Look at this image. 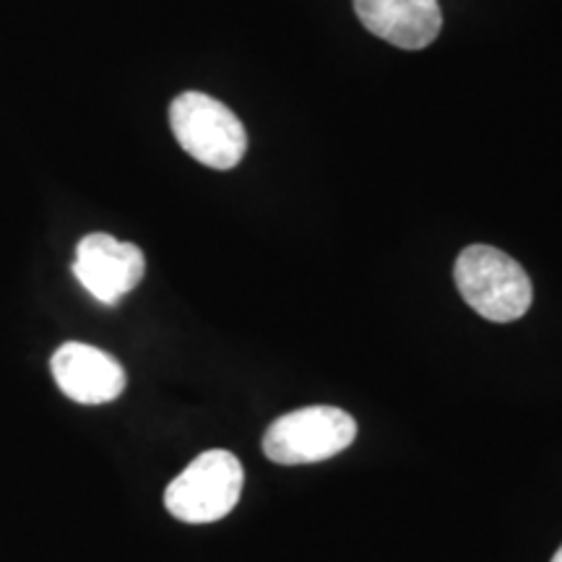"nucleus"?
<instances>
[{
    "label": "nucleus",
    "mask_w": 562,
    "mask_h": 562,
    "mask_svg": "<svg viewBox=\"0 0 562 562\" xmlns=\"http://www.w3.org/2000/svg\"><path fill=\"white\" fill-rule=\"evenodd\" d=\"M453 277L461 297L492 323L518 321L531 307L533 290L529 273L508 252L492 245L463 248L456 258Z\"/></svg>",
    "instance_id": "f257e3e1"
},
{
    "label": "nucleus",
    "mask_w": 562,
    "mask_h": 562,
    "mask_svg": "<svg viewBox=\"0 0 562 562\" xmlns=\"http://www.w3.org/2000/svg\"><path fill=\"white\" fill-rule=\"evenodd\" d=\"M178 144L211 170H232L248 151V133L240 117L203 91H186L170 108Z\"/></svg>",
    "instance_id": "f03ea898"
},
{
    "label": "nucleus",
    "mask_w": 562,
    "mask_h": 562,
    "mask_svg": "<svg viewBox=\"0 0 562 562\" xmlns=\"http://www.w3.org/2000/svg\"><path fill=\"white\" fill-rule=\"evenodd\" d=\"M243 480L240 459L216 448L201 453L175 476L165 492V505L178 521L214 524L235 510Z\"/></svg>",
    "instance_id": "7ed1b4c3"
},
{
    "label": "nucleus",
    "mask_w": 562,
    "mask_h": 562,
    "mask_svg": "<svg viewBox=\"0 0 562 562\" xmlns=\"http://www.w3.org/2000/svg\"><path fill=\"white\" fill-rule=\"evenodd\" d=\"M357 438V422L336 406H305L271 422L263 435L266 459L281 467L334 459Z\"/></svg>",
    "instance_id": "20e7f679"
},
{
    "label": "nucleus",
    "mask_w": 562,
    "mask_h": 562,
    "mask_svg": "<svg viewBox=\"0 0 562 562\" xmlns=\"http://www.w3.org/2000/svg\"><path fill=\"white\" fill-rule=\"evenodd\" d=\"M74 273L97 302L117 305L144 279L146 258L133 243H121L104 232H91L76 248Z\"/></svg>",
    "instance_id": "39448f33"
},
{
    "label": "nucleus",
    "mask_w": 562,
    "mask_h": 562,
    "mask_svg": "<svg viewBox=\"0 0 562 562\" xmlns=\"http://www.w3.org/2000/svg\"><path fill=\"white\" fill-rule=\"evenodd\" d=\"M53 378L58 389L76 404H108L125 391L123 364L108 351L81 341H68L53 355Z\"/></svg>",
    "instance_id": "423d86ee"
},
{
    "label": "nucleus",
    "mask_w": 562,
    "mask_h": 562,
    "mask_svg": "<svg viewBox=\"0 0 562 562\" xmlns=\"http://www.w3.org/2000/svg\"><path fill=\"white\" fill-rule=\"evenodd\" d=\"M440 30V0H396L381 40L402 50H422L432 45Z\"/></svg>",
    "instance_id": "0eeeda50"
},
{
    "label": "nucleus",
    "mask_w": 562,
    "mask_h": 562,
    "mask_svg": "<svg viewBox=\"0 0 562 562\" xmlns=\"http://www.w3.org/2000/svg\"><path fill=\"white\" fill-rule=\"evenodd\" d=\"M393 3H396V0H355V11L357 16H360L364 30L375 34V37H383Z\"/></svg>",
    "instance_id": "6e6552de"
},
{
    "label": "nucleus",
    "mask_w": 562,
    "mask_h": 562,
    "mask_svg": "<svg viewBox=\"0 0 562 562\" xmlns=\"http://www.w3.org/2000/svg\"><path fill=\"white\" fill-rule=\"evenodd\" d=\"M552 562H562V547L558 552H554V558H552Z\"/></svg>",
    "instance_id": "1a4fd4ad"
}]
</instances>
